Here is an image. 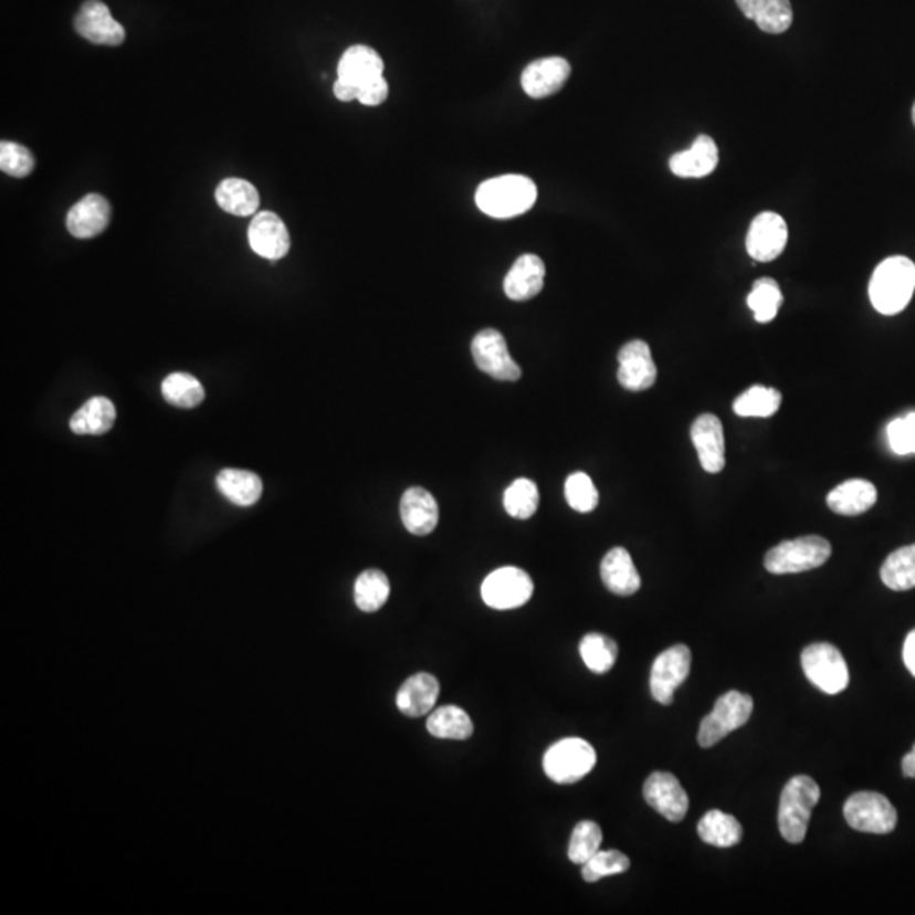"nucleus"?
Returning <instances> with one entry per match:
<instances>
[{
  "label": "nucleus",
  "instance_id": "58836bf2",
  "mask_svg": "<svg viewBox=\"0 0 915 915\" xmlns=\"http://www.w3.org/2000/svg\"><path fill=\"white\" fill-rule=\"evenodd\" d=\"M783 295L780 285L774 278H759L753 285L751 294L748 295L749 309L755 314L758 323L767 324L777 317Z\"/></svg>",
  "mask_w": 915,
  "mask_h": 915
},
{
  "label": "nucleus",
  "instance_id": "e433bc0d",
  "mask_svg": "<svg viewBox=\"0 0 915 915\" xmlns=\"http://www.w3.org/2000/svg\"><path fill=\"white\" fill-rule=\"evenodd\" d=\"M164 399L180 409H193L206 397L202 383L189 374H171L161 383Z\"/></svg>",
  "mask_w": 915,
  "mask_h": 915
},
{
  "label": "nucleus",
  "instance_id": "a878e982",
  "mask_svg": "<svg viewBox=\"0 0 915 915\" xmlns=\"http://www.w3.org/2000/svg\"><path fill=\"white\" fill-rule=\"evenodd\" d=\"M875 485L869 480H848L828 495V505L832 513L841 516H860L876 504Z\"/></svg>",
  "mask_w": 915,
  "mask_h": 915
},
{
  "label": "nucleus",
  "instance_id": "de8ad7c7",
  "mask_svg": "<svg viewBox=\"0 0 915 915\" xmlns=\"http://www.w3.org/2000/svg\"><path fill=\"white\" fill-rule=\"evenodd\" d=\"M904 661L908 672L915 676V629L908 632L904 643Z\"/></svg>",
  "mask_w": 915,
  "mask_h": 915
},
{
  "label": "nucleus",
  "instance_id": "ddd939ff",
  "mask_svg": "<svg viewBox=\"0 0 915 915\" xmlns=\"http://www.w3.org/2000/svg\"><path fill=\"white\" fill-rule=\"evenodd\" d=\"M76 33L84 40L104 46H119L126 40V30L116 21L101 0H87L75 15Z\"/></svg>",
  "mask_w": 915,
  "mask_h": 915
},
{
  "label": "nucleus",
  "instance_id": "a211bd4d",
  "mask_svg": "<svg viewBox=\"0 0 915 915\" xmlns=\"http://www.w3.org/2000/svg\"><path fill=\"white\" fill-rule=\"evenodd\" d=\"M111 221V206L106 197L88 193L73 206L66 215V229L73 238L91 240L106 231Z\"/></svg>",
  "mask_w": 915,
  "mask_h": 915
},
{
  "label": "nucleus",
  "instance_id": "6e6552de",
  "mask_svg": "<svg viewBox=\"0 0 915 915\" xmlns=\"http://www.w3.org/2000/svg\"><path fill=\"white\" fill-rule=\"evenodd\" d=\"M850 828L870 834H888L897 825V810L882 793L858 792L844 803Z\"/></svg>",
  "mask_w": 915,
  "mask_h": 915
},
{
  "label": "nucleus",
  "instance_id": "7c9ffc66",
  "mask_svg": "<svg viewBox=\"0 0 915 915\" xmlns=\"http://www.w3.org/2000/svg\"><path fill=\"white\" fill-rule=\"evenodd\" d=\"M429 734L440 739L465 742L473 734V723L469 714L456 705H443L429 714L425 723Z\"/></svg>",
  "mask_w": 915,
  "mask_h": 915
},
{
  "label": "nucleus",
  "instance_id": "c03bdc74",
  "mask_svg": "<svg viewBox=\"0 0 915 915\" xmlns=\"http://www.w3.org/2000/svg\"><path fill=\"white\" fill-rule=\"evenodd\" d=\"M886 434L894 453L915 454V412L890 422Z\"/></svg>",
  "mask_w": 915,
  "mask_h": 915
},
{
  "label": "nucleus",
  "instance_id": "72a5a7b5",
  "mask_svg": "<svg viewBox=\"0 0 915 915\" xmlns=\"http://www.w3.org/2000/svg\"><path fill=\"white\" fill-rule=\"evenodd\" d=\"M390 597L389 577L377 568L364 571L355 581V603L364 612H377Z\"/></svg>",
  "mask_w": 915,
  "mask_h": 915
},
{
  "label": "nucleus",
  "instance_id": "ea45409f",
  "mask_svg": "<svg viewBox=\"0 0 915 915\" xmlns=\"http://www.w3.org/2000/svg\"><path fill=\"white\" fill-rule=\"evenodd\" d=\"M600 844H602V829L599 824L592 821L578 822L571 832L568 858L571 863L585 864L597 851H600Z\"/></svg>",
  "mask_w": 915,
  "mask_h": 915
},
{
  "label": "nucleus",
  "instance_id": "0eeeda50",
  "mask_svg": "<svg viewBox=\"0 0 915 915\" xmlns=\"http://www.w3.org/2000/svg\"><path fill=\"white\" fill-rule=\"evenodd\" d=\"M802 669L807 680L824 694H839L850 683V670L843 654L829 643L807 646L802 651Z\"/></svg>",
  "mask_w": 915,
  "mask_h": 915
},
{
  "label": "nucleus",
  "instance_id": "7ed1b4c3",
  "mask_svg": "<svg viewBox=\"0 0 915 915\" xmlns=\"http://www.w3.org/2000/svg\"><path fill=\"white\" fill-rule=\"evenodd\" d=\"M819 799L821 788L818 781L807 775H797L788 780L781 790L778 807V828L785 841L792 844L802 843L809 829L810 816Z\"/></svg>",
  "mask_w": 915,
  "mask_h": 915
},
{
  "label": "nucleus",
  "instance_id": "09e8293b",
  "mask_svg": "<svg viewBox=\"0 0 915 915\" xmlns=\"http://www.w3.org/2000/svg\"><path fill=\"white\" fill-rule=\"evenodd\" d=\"M902 771H904L905 777L915 778V745L912 751L904 756Z\"/></svg>",
  "mask_w": 915,
  "mask_h": 915
},
{
  "label": "nucleus",
  "instance_id": "473e14b6",
  "mask_svg": "<svg viewBox=\"0 0 915 915\" xmlns=\"http://www.w3.org/2000/svg\"><path fill=\"white\" fill-rule=\"evenodd\" d=\"M880 577L895 592L915 589V545L892 553L880 570Z\"/></svg>",
  "mask_w": 915,
  "mask_h": 915
},
{
  "label": "nucleus",
  "instance_id": "f8f14e48",
  "mask_svg": "<svg viewBox=\"0 0 915 915\" xmlns=\"http://www.w3.org/2000/svg\"><path fill=\"white\" fill-rule=\"evenodd\" d=\"M788 241L787 222L775 212L756 215L749 225L746 250L756 262H774L783 253Z\"/></svg>",
  "mask_w": 915,
  "mask_h": 915
},
{
  "label": "nucleus",
  "instance_id": "c9c22d12",
  "mask_svg": "<svg viewBox=\"0 0 915 915\" xmlns=\"http://www.w3.org/2000/svg\"><path fill=\"white\" fill-rule=\"evenodd\" d=\"M781 393L770 387L753 386L734 400V412L742 418H770L780 409Z\"/></svg>",
  "mask_w": 915,
  "mask_h": 915
},
{
  "label": "nucleus",
  "instance_id": "4be33fe9",
  "mask_svg": "<svg viewBox=\"0 0 915 915\" xmlns=\"http://www.w3.org/2000/svg\"><path fill=\"white\" fill-rule=\"evenodd\" d=\"M440 691L437 676L418 673L407 679L406 683L400 686L399 694H397V707L403 716L412 717V719L428 716L437 705Z\"/></svg>",
  "mask_w": 915,
  "mask_h": 915
},
{
  "label": "nucleus",
  "instance_id": "4c0bfd02",
  "mask_svg": "<svg viewBox=\"0 0 915 915\" xmlns=\"http://www.w3.org/2000/svg\"><path fill=\"white\" fill-rule=\"evenodd\" d=\"M504 507L514 519H529L539 507L538 485L529 478H519L508 485Z\"/></svg>",
  "mask_w": 915,
  "mask_h": 915
},
{
  "label": "nucleus",
  "instance_id": "9d476101",
  "mask_svg": "<svg viewBox=\"0 0 915 915\" xmlns=\"http://www.w3.org/2000/svg\"><path fill=\"white\" fill-rule=\"evenodd\" d=\"M692 653L685 644H675L658 654L651 669L650 691L654 701L670 705L676 688L691 675Z\"/></svg>",
  "mask_w": 915,
  "mask_h": 915
},
{
  "label": "nucleus",
  "instance_id": "49530a36",
  "mask_svg": "<svg viewBox=\"0 0 915 915\" xmlns=\"http://www.w3.org/2000/svg\"><path fill=\"white\" fill-rule=\"evenodd\" d=\"M333 88H335L336 97L343 102L356 101V98H358V91H360V88L348 84V82L341 81V78H338V81L335 82V87Z\"/></svg>",
  "mask_w": 915,
  "mask_h": 915
},
{
  "label": "nucleus",
  "instance_id": "393cba45",
  "mask_svg": "<svg viewBox=\"0 0 915 915\" xmlns=\"http://www.w3.org/2000/svg\"><path fill=\"white\" fill-rule=\"evenodd\" d=\"M383 75V60L374 48L355 44L343 53L338 63V78L360 88L367 82Z\"/></svg>",
  "mask_w": 915,
  "mask_h": 915
},
{
  "label": "nucleus",
  "instance_id": "f704fd0d",
  "mask_svg": "<svg viewBox=\"0 0 915 915\" xmlns=\"http://www.w3.org/2000/svg\"><path fill=\"white\" fill-rule=\"evenodd\" d=\"M580 656L585 666L597 675L610 672L616 665L619 656V646L609 635L592 634L585 635L580 643Z\"/></svg>",
  "mask_w": 915,
  "mask_h": 915
},
{
  "label": "nucleus",
  "instance_id": "9b49d317",
  "mask_svg": "<svg viewBox=\"0 0 915 915\" xmlns=\"http://www.w3.org/2000/svg\"><path fill=\"white\" fill-rule=\"evenodd\" d=\"M472 355L476 367L495 380L517 381L523 375L519 365L508 353L504 336L497 329L480 330L473 338Z\"/></svg>",
  "mask_w": 915,
  "mask_h": 915
},
{
  "label": "nucleus",
  "instance_id": "a18cd8bd",
  "mask_svg": "<svg viewBox=\"0 0 915 915\" xmlns=\"http://www.w3.org/2000/svg\"><path fill=\"white\" fill-rule=\"evenodd\" d=\"M387 97H389V84H387L383 75H380L377 76V78H374V81L361 85L356 101L361 102L364 106L375 107L383 104V102L387 101Z\"/></svg>",
  "mask_w": 915,
  "mask_h": 915
},
{
  "label": "nucleus",
  "instance_id": "cd10ccee",
  "mask_svg": "<svg viewBox=\"0 0 915 915\" xmlns=\"http://www.w3.org/2000/svg\"><path fill=\"white\" fill-rule=\"evenodd\" d=\"M116 406L107 397H92L70 419V429L78 437H101L116 424Z\"/></svg>",
  "mask_w": 915,
  "mask_h": 915
},
{
  "label": "nucleus",
  "instance_id": "2f4dec72",
  "mask_svg": "<svg viewBox=\"0 0 915 915\" xmlns=\"http://www.w3.org/2000/svg\"><path fill=\"white\" fill-rule=\"evenodd\" d=\"M698 835L704 843L717 848L736 846L743 838V828L736 818L721 810H708L698 822Z\"/></svg>",
  "mask_w": 915,
  "mask_h": 915
},
{
  "label": "nucleus",
  "instance_id": "39448f33",
  "mask_svg": "<svg viewBox=\"0 0 915 915\" xmlns=\"http://www.w3.org/2000/svg\"><path fill=\"white\" fill-rule=\"evenodd\" d=\"M831 553L828 539L803 536L771 548L765 556V568L774 575L802 574L822 567Z\"/></svg>",
  "mask_w": 915,
  "mask_h": 915
},
{
  "label": "nucleus",
  "instance_id": "412c9836",
  "mask_svg": "<svg viewBox=\"0 0 915 915\" xmlns=\"http://www.w3.org/2000/svg\"><path fill=\"white\" fill-rule=\"evenodd\" d=\"M546 266L538 254H523L508 270L504 292L511 301L524 302L536 297L545 285Z\"/></svg>",
  "mask_w": 915,
  "mask_h": 915
},
{
  "label": "nucleus",
  "instance_id": "4468645a",
  "mask_svg": "<svg viewBox=\"0 0 915 915\" xmlns=\"http://www.w3.org/2000/svg\"><path fill=\"white\" fill-rule=\"evenodd\" d=\"M644 800L670 822L683 821L688 810V796L675 775L669 771H654L644 781Z\"/></svg>",
  "mask_w": 915,
  "mask_h": 915
},
{
  "label": "nucleus",
  "instance_id": "37998d69",
  "mask_svg": "<svg viewBox=\"0 0 915 915\" xmlns=\"http://www.w3.org/2000/svg\"><path fill=\"white\" fill-rule=\"evenodd\" d=\"M33 152L18 143L2 141L0 145V168L9 177L24 178L34 170Z\"/></svg>",
  "mask_w": 915,
  "mask_h": 915
},
{
  "label": "nucleus",
  "instance_id": "79ce46f5",
  "mask_svg": "<svg viewBox=\"0 0 915 915\" xmlns=\"http://www.w3.org/2000/svg\"><path fill=\"white\" fill-rule=\"evenodd\" d=\"M565 495L568 505L577 513H592L599 505V492L593 485L592 478L587 473L575 472L565 482Z\"/></svg>",
  "mask_w": 915,
  "mask_h": 915
},
{
  "label": "nucleus",
  "instance_id": "a19ab883",
  "mask_svg": "<svg viewBox=\"0 0 915 915\" xmlns=\"http://www.w3.org/2000/svg\"><path fill=\"white\" fill-rule=\"evenodd\" d=\"M581 876L585 882L596 883L606 876L621 875L631 866V861L621 851H597L587 863L581 864Z\"/></svg>",
  "mask_w": 915,
  "mask_h": 915
},
{
  "label": "nucleus",
  "instance_id": "f03ea898",
  "mask_svg": "<svg viewBox=\"0 0 915 915\" xmlns=\"http://www.w3.org/2000/svg\"><path fill=\"white\" fill-rule=\"evenodd\" d=\"M915 291V265L905 256H892L876 266L870 282V301L883 316L902 313Z\"/></svg>",
  "mask_w": 915,
  "mask_h": 915
},
{
  "label": "nucleus",
  "instance_id": "aec40b11",
  "mask_svg": "<svg viewBox=\"0 0 915 915\" xmlns=\"http://www.w3.org/2000/svg\"><path fill=\"white\" fill-rule=\"evenodd\" d=\"M400 519L409 533L428 536L440 520L437 498L422 487L407 488L400 498Z\"/></svg>",
  "mask_w": 915,
  "mask_h": 915
},
{
  "label": "nucleus",
  "instance_id": "423d86ee",
  "mask_svg": "<svg viewBox=\"0 0 915 915\" xmlns=\"http://www.w3.org/2000/svg\"><path fill=\"white\" fill-rule=\"evenodd\" d=\"M751 695L742 692H726L723 697L717 698L714 711L705 716L698 729V745L702 748H712L724 737L729 736L733 730L739 729L748 723L753 714Z\"/></svg>",
  "mask_w": 915,
  "mask_h": 915
},
{
  "label": "nucleus",
  "instance_id": "c85d7f7f",
  "mask_svg": "<svg viewBox=\"0 0 915 915\" xmlns=\"http://www.w3.org/2000/svg\"><path fill=\"white\" fill-rule=\"evenodd\" d=\"M215 485L229 502L240 507H251L260 501L263 494L262 478L248 470H221L215 478Z\"/></svg>",
  "mask_w": 915,
  "mask_h": 915
},
{
  "label": "nucleus",
  "instance_id": "20e7f679",
  "mask_svg": "<svg viewBox=\"0 0 915 915\" xmlns=\"http://www.w3.org/2000/svg\"><path fill=\"white\" fill-rule=\"evenodd\" d=\"M597 753L581 737H567L549 746L543 758L546 777L558 785H571L596 768Z\"/></svg>",
  "mask_w": 915,
  "mask_h": 915
},
{
  "label": "nucleus",
  "instance_id": "8fccbe9b",
  "mask_svg": "<svg viewBox=\"0 0 915 915\" xmlns=\"http://www.w3.org/2000/svg\"><path fill=\"white\" fill-rule=\"evenodd\" d=\"M912 119H914V124H915V104H914V109H912Z\"/></svg>",
  "mask_w": 915,
  "mask_h": 915
},
{
  "label": "nucleus",
  "instance_id": "2eb2a0df",
  "mask_svg": "<svg viewBox=\"0 0 915 915\" xmlns=\"http://www.w3.org/2000/svg\"><path fill=\"white\" fill-rule=\"evenodd\" d=\"M248 241L254 253L270 262L284 259L291 250L287 225L275 212L262 211L254 214L248 228Z\"/></svg>",
  "mask_w": 915,
  "mask_h": 915
},
{
  "label": "nucleus",
  "instance_id": "dca6fc26",
  "mask_svg": "<svg viewBox=\"0 0 915 915\" xmlns=\"http://www.w3.org/2000/svg\"><path fill=\"white\" fill-rule=\"evenodd\" d=\"M618 360V380L624 389L641 392L654 386L658 370L648 343L641 339L629 341L619 351Z\"/></svg>",
  "mask_w": 915,
  "mask_h": 915
},
{
  "label": "nucleus",
  "instance_id": "6ab92c4d",
  "mask_svg": "<svg viewBox=\"0 0 915 915\" xmlns=\"http://www.w3.org/2000/svg\"><path fill=\"white\" fill-rule=\"evenodd\" d=\"M570 72V63L559 56L536 60L524 69L520 84L529 97L545 98L567 84Z\"/></svg>",
  "mask_w": 915,
  "mask_h": 915
},
{
  "label": "nucleus",
  "instance_id": "b1692460",
  "mask_svg": "<svg viewBox=\"0 0 915 915\" xmlns=\"http://www.w3.org/2000/svg\"><path fill=\"white\" fill-rule=\"evenodd\" d=\"M719 165V149L711 136H698L686 151L670 158V170L682 178H702L711 175Z\"/></svg>",
  "mask_w": 915,
  "mask_h": 915
},
{
  "label": "nucleus",
  "instance_id": "5701e85b",
  "mask_svg": "<svg viewBox=\"0 0 915 915\" xmlns=\"http://www.w3.org/2000/svg\"><path fill=\"white\" fill-rule=\"evenodd\" d=\"M600 577L609 592L616 596H634L641 589V577L628 549L612 548L603 556Z\"/></svg>",
  "mask_w": 915,
  "mask_h": 915
},
{
  "label": "nucleus",
  "instance_id": "c756f323",
  "mask_svg": "<svg viewBox=\"0 0 915 915\" xmlns=\"http://www.w3.org/2000/svg\"><path fill=\"white\" fill-rule=\"evenodd\" d=\"M215 202L228 214L246 218L259 211L260 193L243 178H225L215 189Z\"/></svg>",
  "mask_w": 915,
  "mask_h": 915
},
{
  "label": "nucleus",
  "instance_id": "f257e3e1",
  "mask_svg": "<svg viewBox=\"0 0 915 915\" xmlns=\"http://www.w3.org/2000/svg\"><path fill=\"white\" fill-rule=\"evenodd\" d=\"M538 199L536 183L524 175H502L483 182L476 190L480 211L495 219L516 218L533 208Z\"/></svg>",
  "mask_w": 915,
  "mask_h": 915
},
{
  "label": "nucleus",
  "instance_id": "bb28decb",
  "mask_svg": "<svg viewBox=\"0 0 915 915\" xmlns=\"http://www.w3.org/2000/svg\"><path fill=\"white\" fill-rule=\"evenodd\" d=\"M736 4L765 33L781 34L792 25L790 0H736Z\"/></svg>",
  "mask_w": 915,
  "mask_h": 915
},
{
  "label": "nucleus",
  "instance_id": "1a4fd4ad",
  "mask_svg": "<svg viewBox=\"0 0 915 915\" xmlns=\"http://www.w3.org/2000/svg\"><path fill=\"white\" fill-rule=\"evenodd\" d=\"M534 585L526 571L504 567L492 571L482 583V599L492 609L511 610L523 607L533 597Z\"/></svg>",
  "mask_w": 915,
  "mask_h": 915
},
{
  "label": "nucleus",
  "instance_id": "f3484780",
  "mask_svg": "<svg viewBox=\"0 0 915 915\" xmlns=\"http://www.w3.org/2000/svg\"><path fill=\"white\" fill-rule=\"evenodd\" d=\"M691 437L702 469L707 473L723 472L726 466V441L719 418L714 414L698 416L692 424Z\"/></svg>",
  "mask_w": 915,
  "mask_h": 915
}]
</instances>
